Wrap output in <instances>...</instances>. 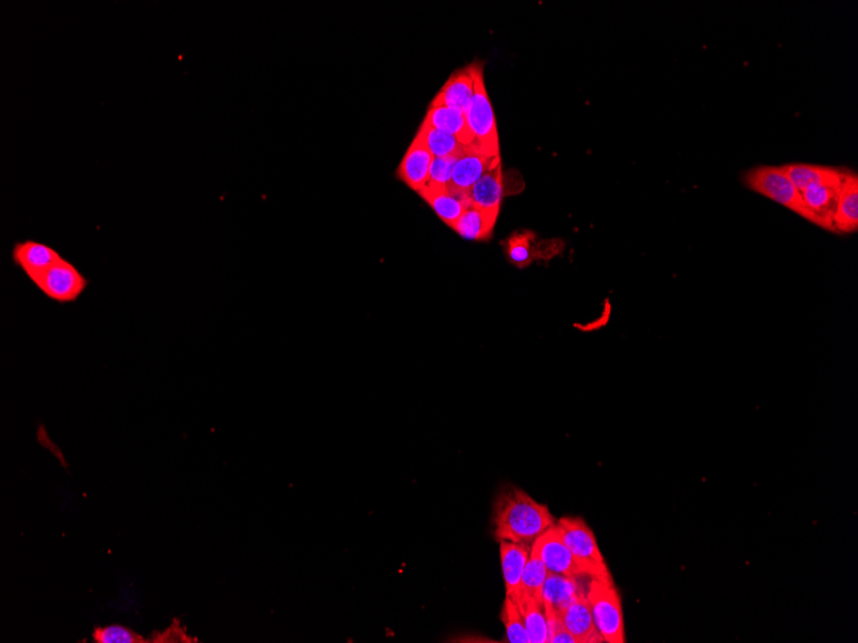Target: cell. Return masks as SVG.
<instances>
[{"mask_svg": "<svg viewBox=\"0 0 858 643\" xmlns=\"http://www.w3.org/2000/svg\"><path fill=\"white\" fill-rule=\"evenodd\" d=\"M498 216L499 214H492V212L469 205L464 214L456 221L453 229L460 237L468 239V241H487L494 232Z\"/></svg>", "mask_w": 858, "mask_h": 643, "instance_id": "7402d4cb", "label": "cell"}, {"mask_svg": "<svg viewBox=\"0 0 858 643\" xmlns=\"http://www.w3.org/2000/svg\"><path fill=\"white\" fill-rule=\"evenodd\" d=\"M833 223L835 233L851 234L858 230V176L855 171L843 170Z\"/></svg>", "mask_w": 858, "mask_h": 643, "instance_id": "30bf717a", "label": "cell"}, {"mask_svg": "<svg viewBox=\"0 0 858 643\" xmlns=\"http://www.w3.org/2000/svg\"><path fill=\"white\" fill-rule=\"evenodd\" d=\"M492 524L496 541L532 546L541 534L553 527L555 519L548 506L512 486L496 496Z\"/></svg>", "mask_w": 858, "mask_h": 643, "instance_id": "6da1fadb", "label": "cell"}, {"mask_svg": "<svg viewBox=\"0 0 858 643\" xmlns=\"http://www.w3.org/2000/svg\"><path fill=\"white\" fill-rule=\"evenodd\" d=\"M585 578L566 577V575L549 573L543 587V604L545 613L562 615L578 597L584 595L587 586L581 583Z\"/></svg>", "mask_w": 858, "mask_h": 643, "instance_id": "8fae6325", "label": "cell"}, {"mask_svg": "<svg viewBox=\"0 0 858 643\" xmlns=\"http://www.w3.org/2000/svg\"><path fill=\"white\" fill-rule=\"evenodd\" d=\"M474 88L465 119L471 129L476 148L487 156H500L499 133L494 108L487 95L483 67L473 65Z\"/></svg>", "mask_w": 858, "mask_h": 643, "instance_id": "3957f363", "label": "cell"}, {"mask_svg": "<svg viewBox=\"0 0 858 643\" xmlns=\"http://www.w3.org/2000/svg\"><path fill=\"white\" fill-rule=\"evenodd\" d=\"M433 158L435 157L424 146L422 140L415 137L400 163L397 174L408 187L419 193L428 184L429 169H431Z\"/></svg>", "mask_w": 858, "mask_h": 643, "instance_id": "2e32d148", "label": "cell"}, {"mask_svg": "<svg viewBox=\"0 0 858 643\" xmlns=\"http://www.w3.org/2000/svg\"><path fill=\"white\" fill-rule=\"evenodd\" d=\"M783 167L789 179L801 193L815 185H839L843 178V170L838 167L811 165V163H790Z\"/></svg>", "mask_w": 858, "mask_h": 643, "instance_id": "44dd1931", "label": "cell"}, {"mask_svg": "<svg viewBox=\"0 0 858 643\" xmlns=\"http://www.w3.org/2000/svg\"><path fill=\"white\" fill-rule=\"evenodd\" d=\"M516 604L521 611L531 643H548V624L543 600L521 595Z\"/></svg>", "mask_w": 858, "mask_h": 643, "instance_id": "603a6c76", "label": "cell"}, {"mask_svg": "<svg viewBox=\"0 0 858 643\" xmlns=\"http://www.w3.org/2000/svg\"><path fill=\"white\" fill-rule=\"evenodd\" d=\"M501 620H503L510 643H531L521 611H519L516 602L509 597H505L503 609H501Z\"/></svg>", "mask_w": 858, "mask_h": 643, "instance_id": "484cf974", "label": "cell"}, {"mask_svg": "<svg viewBox=\"0 0 858 643\" xmlns=\"http://www.w3.org/2000/svg\"><path fill=\"white\" fill-rule=\"evenodd\" d=\"M473 88L474 75L473 65H471L450 76L431 104L454 108L465 115L472 101Z\"/></svg>", "mask_w": 858, "mask_h": 643, "instance_id": "e0dca14e", "label": "cell"}, {"mask_svg": "<svg viewBox=\"0 0 858 643\" xmlns=\"http://www.w3.org/2000/svg\"><path fill=\"white\" fill-rule=\"evenodd\" d=\"M417 137L422 140L424 146L427 147L428 151L435 158L459 156L468 148L463 146L454 135L432 128V126L426 124H422Z\"/></svg>", "mask_w": 858, "mask_h": 643, "instance_id": "cb8c5ba5", "label": "cell"}, {"mask_svg": "<svg viewBox=\"0 0 858 643\" xmlns=\"http://www.w3.org/2000/svg\"><path fill=\"white\" fill-rule=\"evenodd\" d=\"M93 640L97 643H147L153 640L138 635L132 629L123 626H110L96 628L93 632Z\"/></svg>", "mask_w": 858, "mask_h": 643, "instance_id": "4316f807", "label": "cell"}, {"mask_svg": "<svg viewBox=\"0 0 858 643\" xmlns=\"http://www.w3.org/2000/svg\"><path fill=\"white\" fill-rule=\"evenodd\" d=\"M548 574V569H546L543 560L537 556L536 552L531 550L530 558H528L522 574L521 595H528L543 600L541 593H543L544 583Z\"/></svg>", "mask_w": 858, "mask_h": 643, "instance_id": "d4e9b609", "label": "cell"}, {"mask_svg": "<svg viewBox=\"0 0 858 643\" xmlns=\"http://www.w3.org/2000/svg\"><path fill=\"white\" fill-rule=\"evenodd\" d=\"M61 258L53 247L35 241L17 242L12 249L13 262L33 284Z\"/></svg>", "mask_w": 858, "mask_h": 643, "instance_id": "ba28073f", "label": "cell"}, {"mask_svg": "<svg viewBox=\"0 0 858 643\" xmlns=\"http://www.w3.org/2000/svg\"><path fill=\"white\" fill-rule=\"evenodd\" d=\"M34 285L49 300L66 305L78 301L89 282L78 267L62 257Z\"/></svg>", "mask_w": 858, "mask_h": 643, "instance_id": "52a82bcc", "label": "cell"}, {"mask_svg": "<svg viewBox=\"0 0 858 643\" xmlns=\"http://www.w3.org/2000/svg\"><path fill=\"white\" fill-rule=\"evenodd\" d=\"M423 124L432 126V128L445 131L458 138L459 142L465 147L476 148V142L471 129L467 124V119L462 111L454 110V108L445 106H435L431 104L428 108L426 119Z\"/></svg>", "mask_w": 858, "mask_h": 643, "instance_id": "ffe728a7", "label": "cell"}, {"mask_svg": "<svg viewBox=\"0 0 858 643\" xmlns=\"http://www.w3.org/2000/svg\"><path fill=\"white\" fill-rule=\"evenodd\" d=\"M467 196L471 205L481 208V210L492 212V214H499L501 201H503L504 196L501 163L487 171L486 174L468 190Z\"/></svg>", "mask_w": 858, "mask_h": 643, "instance_id": "d6986e66", "label": "cell"}, {"mask_svg": "<svg viewBox=\"0 0 858 643\" xmlns=\"http://www.w3.org/2000/svg\"><path fill=\"white\" fill-rule=\"evenodd\" d=\"M531 550L543 560L549 573L573 578H596L594 570L577 560L566 543L563 542L557 523L532 543Z\"/></svg>", "mask_w": 858, "mask_h": 643, "instance_id": "5b68a950", "label": "cell"}, {"mask_svg": "<svg viewBox=\"0 0 858 643\" xmlns=\"http://www.w3.org/2000/svg\"><path fill=\"white\" fill-rule=\"evenodd\" d=\"M459 156L433 158L426 187H449L455 162L458 161Z\"/></svg>", "mask_w": 858, "mask_h": 643, "instance_id": "83f0119b", "label": "cell"}, {"mask_svg": "<svg viewBox=\"0 0 858 643\" xmlns=\"http://www.w3.org/2000/svg\"><path fill=\"white\" fill-rule=\"evenodd\" d=\"M596 629L607 643L626 642L622 601L612 577L589 579L586 590Z\"/></svg>", "mask_w": 858, "mask_h": 643, "instance_id": "7a4b0ae2", "label": "cell"}, {"mask_svg": "<svg viewBox=\"0 0 858 643\" xmlns=\"http://www.w3.org/2000/svg\"><path fill=\"white\" fill-rule=\"evenodd\" d=\"M561 618L564 626L575 637L577 643L604 642L602 636L599 635L598 629H596L586 593L568 606L563 611Z\"/></svg>", "mask_w": 858, "mask_h": 643, "instance_id": "ac0fdd59", "label": "cell"}, {"mask_svg": "<svg viewBox=\"0 0 858 643\" xmlns=\"http://www.w3.org/2000/svg\"><path fill=\"white\" fill-rule=\"evenodd\" d=\"M503 246L509 261L522 269V267L530 266L537 258L549 260V258L557 256L563 248V243L559 241L539 242L532 232H518L510 235Z\"/></svg>", "mask_w": 858, "mask_h": 643, "instance_id": "9c48e42d", "label": "cell"}, {"mask_svg": "<svg viewBox=\"0 0 858 643\" xmlns=\"http://www.w3.org/2000/svg\"><path fill=\"white\" fill-rule=\"evenodd\" d=\"M562 540L577 560L594 570L595 579H607L612 575L605 564L595 534L581 518H562L557 523Z\"/></svg>", "mask_w": 858, "mask_h": 643, "instance_id": "8992f818", "label": "cell"}, {"mask_svg": "<svg viewBox=\"0 0 858 643\" xmlns=\"http://www.w3.org/2000/svg\"><path fill=\"white\" fill-rule=\"evenodd\" d=\"M548 624V643H577L575 637L568 632L563 624L561 615L545 613Z\"/></svg>", "mask_w": 858, "mask_h": 643, "instance_id": "f1b7e54d", "label": "cell"}, {"mask_svg": "<svg viewBox=\"0 0 858 643\" xmlns=\"http://www.w3.org/2000/svg\"><path fill=\"white\" fill-rule=\"evenodd\" d=\"M839 185H815L802 192L803 205L810 215V223L833 233Z\"/></svg>", "mask_w": 858, "mask_h": 643, "instance_id": "4fadbf2b", "label": "cell"}, {"mask_svg": "<svg viewBox=\"0 0 858 643\" xmlns=\"http://www.w3.org/2000/svg\"><path fill=\"white\" fill-rule=\"evenodd\" d=\"M419 194L450 228H453L459 217L471 205L467 192H462V190L451 187V185L442 188L426 187Z\"/></svg>", "mask_w": 858, "mask_h": 643, "instance_id": "9a60e30c", "label": "cell"}, {"mask_svg": "<svg viewBox=\"0 0 858 643\" xmlns=\"http://www.w3.org/2000/svg\"><path fill=\"white\" fill-rule=\"evenodd\" d=\"M743 183L753 192L787 207L794 214L810 221V215L803 205L802 193L789 179L783 166L754 167V169L744 172Z\"/></svg>", "mask_w": 858, "mask_h": 643, "instance_id": "277c9868", "label": "cell"}, {"mask_svg": "<svg viewBox=\"0 0 858 643\" xmlns=\"http://www.w3.org/2000/svg\"><path fill=\"white\" fill-rule=\"evenodd\" d=\"M531 547L523 543L500 542V563L503 569L505 593L514 602H517L521 596L522 574L530 558Z\"/></svg>", "mask_w": 858, "mask_h": 643, "instance_id": "5bb4252c", "label": "cell"}, {"mask_svg": "<svg viewBox=\"0 0 858 643\" xmlns=\"http://www.w3.org/2000/svg\"><path fill=\"white\" fill-rule=\"evenodd\" d=\"M499 163L500 156H487L480 149L468 147L455 162L451 187L468 192L487 171Z\"/></svg>", "mask_w": 858, "mask_h": 643, "instance_id": "7c38bea8", "label": "cell"}]
</instances>
